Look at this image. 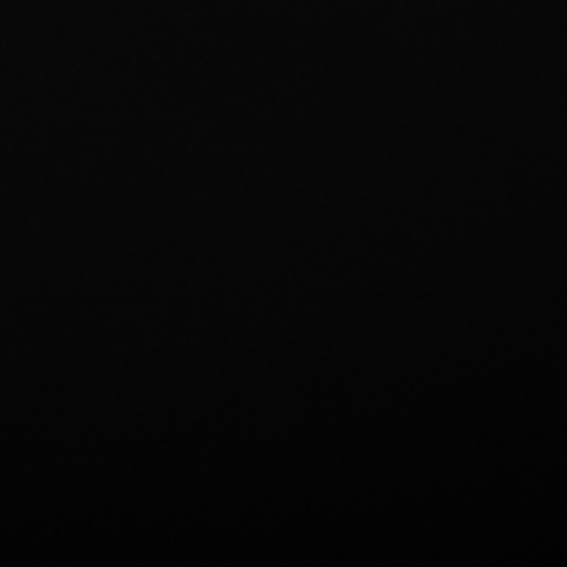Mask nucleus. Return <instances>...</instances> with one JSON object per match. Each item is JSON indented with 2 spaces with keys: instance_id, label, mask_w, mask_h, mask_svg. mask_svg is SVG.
Here are the masks:
<instances>
[]
</instances>
